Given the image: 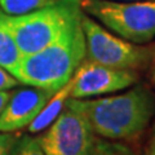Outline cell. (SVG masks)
Here are the masks:
<instances>
[{
	"mask_svg": "<svg viewBox=\"0 0 155 155\" xmlns=\"http://www.w3.org/2000/svg\"><path fill=\"white\" fill-rule=\"evenodd\" d=\"M96 136L105 140H129L146 129L155 113V98L145 87L104 98H71Z\"/></svg>",
	"mask_w": 155,
	"mask_h": 155,
	"instance_id": "obj_1",
	"label": "cell"
},
{
	"mask_svg": "<svg viewBox=\"0 0 155 155\" xmlns=\"http://www.w3.org/2000/svg\"><path fill=\"white\" fill-rule=\"evenodd\" d=\"M76 17L49 45L23 56L12 72L19 83L56 92L69 81L85 58V38Z\"/></svg>",
	"mask_w": 155,
	"mask_h": 155,
	"instance_id": "obj_2",
	"label": "cell"
},
{
	"mask_svg": "<svg viewBox=\"0 0 155 155\" xmlns=\"http://www.w3.org/2000/svg\"><path fill=\"white\" fill-rule=\"evenodd\" d=\"M81 12V0H57L21 16L0 12V22L11 32L22 56H27L54 41Z\"/></svg>",
	"mask_w": 155,
	"mask_h": 155,
	"instance_id": "obj_3",
	"label": "cell"
},
{
	"mask_svg": "<svg viewBox=\"0 0 155 155\" xmlns=\"http://www.w3.org/2000/svg\"><path fill=\"white\" fill-rule=\"evenodd\" d=\"M81 11L136 44L147 43L155 36V0H81Z\"/></svg>",
	"mask_w": 155,
	"mask_h": 155,
	"instance_id": "obj_4",
	"label": "cell"
},
{
	"mask_svg": "<svg viewBox=\"0 0 155 155\" xmlns=\"http://www.w3.org/2000/svg\"><path fill=\"white\" fill-rule=\"evenodd\" d=\"M80 23L85 38L87 60L123 70H138L149 64L151 57L149 48L114 35L83 12Z\"/></svg>",
	"mask_w": 155,
	"mask_h": 155,
	"instance_id": "obj_5",
	"label": "cell"
},
{
	"mask_svg": "<svg viewBox=\"0 0 155 155\" xmlns=\"http://www.w3.org/2000/svg\"><path fill=\"white\" fill-rule=\"evenodd\" d=\"M94 138L88 120L69 98L39 141L45 155H88Z\"/></svg>",
	"mask_w": 155,
	"mask_h": 155,
	"instance_id": "obj_6",
	"label": "cell"
},
{
	"mask_svg": "<svg viewBox=\"0 0 155 155\" xmlns=\"http://www.w3.org/2000/svg\"><path fill=\"white\" fill-rule=\"evenodd\" d=\"M138 81L136 70H123L107 67L84 58L72 75L71 98L89 97L113 93L132 87Z\"/></svg>",
	"mask_w": 155,
	"mask_h": 155,
	"instance_id": "obj_7",
	"label": "cell"
},
{
	"mask_svg": "<svg viewBox=\"0 0 155 155\" xmlns=\"http://www.w3.org/2000/svg\"><path fill=\"white\" fill-rule=\"evenodd\" d=\"M54 92L27 85L12 92L0 113V132H16L28 127Z\"/></svg>",
	"mask_w": 155,
	"mask_h": 155,
	"instance_id": "obj_8",
	"label": "cell"
},
{
	"mask_svg": "<svg viewBox=\"0 0 155 155\" xmlns=\"http://www.w3.org/2000/svg\"><path fill=\"white\" fill-rule=\"evenodd\" d=\"M71 87H72V78L65 85H62L60 89H57L53 93V96L48 100V102L44 105V107L41 109L40 113L36 115V118L28 124V132L38 133L44 130L47 127H49L51 123L62 111L66 101L70 98Z\"/></svg>",
	"mask_w": 155,
	"mask_h": 155,
	"instance_id": "obj_9",
	"label": "cell"
},
{
	"mask_svg": "<svg viewBox=\"0 0 155 155\" xmlns=\"http://www.w3.org/2000/svg\"><path fill=\"white\" fill-rule=\"evenodd\" d=\"M22 57L11 32L0 22V66L12 74Z\"/></svg>",
	"mask_w": 155,
	"mask_h": 155,
	"instance_id": "obj_10",
	"label": "cell"
},
{
	"mask_svg": "<svg viewBox=\"0 0 155 155\" xmlns=\"http://www.w3.org/2000/svg\"><path fill=\"white\" fill-rule=\"evenodd\" d=\"M56 2L57 0H0V12L8 16H21Z\"/></svg>",
	"mask_w": 155,
	"mask_h": 155,
	"instance_id": "obj_11",
	"label": "cell"
},
{
	"mask_svg": "<svg viewBox=\"0 0 155 155\" xmlns=\"http://www.w3.org/2000/svg\"><path fill=\"white\" fill-rule=\"evenodd\" d=\"M88 155H134V153L125 145L118 143L113 140H98L96 136Z\"/></svg>",
	"mask_w": 155,
	"mask_h": 155,
	"instance_id": "obj_12",
	"label": "cell"
},
{
	"mask_svg": "<svg viewBox=\"0 0 155 155\" xmlns=\"http://www.w3.org/2000/svg\"><path fill=\"white\" fill-rule=\"evenodd\" d=\"M11 155H45L40 141L36 137L23 136L14 142Z\"/></svg>",
	"mask_w": 155,
	"mask_h": 155,
	"instance_id": "obj_13",
	"label": "cell"
},
{
	"mask_svg": "<svg viewBox=\"0 0 155 155\" xmlns=\"http://www.w3.org/2000/svg\"><path fill=\"white\" fill-rule=\"evenodd\" d=\"M17 137L11 132H0V155H11Z\"/></svg>",
	"mask_w": 155,
	"mask_h": 155,
	"instance_id": "obj_14",
	"label": "cell"
},
{
	"mask_svg": "<svg viewBox=\"0 0 155 155\" xmlns=\"http://www.w3.org/2000/svg\"><path fill=\"white\" fill-rule=\"evenodd\" d=\"M19 81L14 78L11 72L7 71L4 67L0 66V91H9L17 87Z\"/></svg>",
	"mask_w": 155,
	"mask_h": 155,
	"instance_id": "obj_15",
	"label": "cell"
},
{
	"mask_svg": "<svg viewBox=\"0 0 155 155\" xmlns=\"http://www.w3.org/2000/svg\"><path fill=\"white\" fill-rule=\"evenodd\" d=\"M145 155H155V124L153 125L151 134H150L146 149H145Z\"/></svg>",
	"mask_w": 155,
	"mask_h": 155,
	"instance_id": "obj_16",
	"label": "cell"
},
{
	"mask_svg": "<svg viewBox=\"0 0 155 155\" xmlns=\"http://www.w3.org/2000/svg\"><path fill=\"white\" fill-rule=\"evenodd\" d=\"M12 92H8V91H0V113L3 111L4 106H5V104L8 102L9 97H11Z\"/></svg>",
	"mask_w": 155,
	"mask_h": 155,
	"instance_id": "obj_17",
	"label": "cell"
},
{
	"mask_svg": "<svg viewBox=\"0 0 155 155\" xmlns=\"http://www.w3.org/2000/svg\"><path fill=\"white\" fill-rule=\"evenodd\" d=\"M116 2H143V0H116Z\"/></svg>",
	"mask_w": 155,
	"mask_h": 155,
	"instance_id": "obj_18",
	"label": "cell"
},
{
	"mask_svg": "<svg viewBox=\"0 0 155 155\" xmlns=\"http://www.w3.org/2000/svg\"><path fill=\"white\" fill-rule=\"evenodd\" d=\"M153 80H154V84H155V67H154V74H153Z\"/></svg>",
	"mask_w": 155,
	"mask_h": 155,
	"instance_id": "obj_19",
	"label": "cell"
}]
</instances>
